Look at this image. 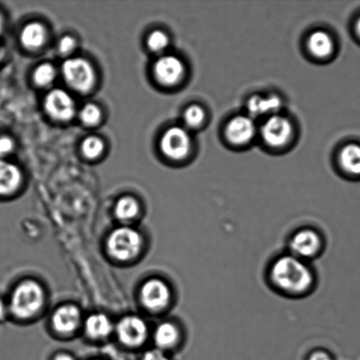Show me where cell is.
<instances>
[{"label": "cell", "instance_id": "obj_3", "mask_svg": "<svg viewBox=\"0 0 360 360\" xmlns=\"http://www.w3.org/2000/svg\"><path fill=\"white\" fill-rule=\"evenodd\" d=\"M142 238L139 233L130 228H119L112 231L108 240V250L115 259L126 261L139 253Z\"/></svg>", "mask_w": 360, "mask_h": 360}, {"label": "cell", "instance_id": "obj_1", "mask_svg": "<svg viewBox=\"0 0 360 360\" xmlns=\"http://www.w3.org/2000/svg\"><path fill=\"white\" fill-rule=\"evenodd\" d=\"M271 276L278 288L292 294H301L308 290L313 282L309 268L294 256L278 259L271 268Z\"/></svg>", "mask_w": 360, "mask_h": 360}, {"label": "cell", "instance_id": "obj_17", "mask_svg": "<svg viewBox=\"0 0 360 360\" xmlns=\"http://www.w3.org/2000/svg\"><path fill=\"white\" fill-rule=\"evenodd\" d=\"M309 51L316 58H327L333 51V38L326 32L319 30L313 32L309 38Z\"/></svg>", "mask_w": 360, "mask_h": 360}, {"label": "cell", "instance_id": "obj_28", "mask_svg": "<svg viewBox=\"0 0 360 360\" xmlns=\"http://www.w3.org/2000/svg\"><path fill=\"white\" fill-rule=\"evenodd\" d=\"M14 149V143L12 139L8 136L0 137V160H3L6 156H8L13 153Z\"/></svg>", "mask_w": 360, "mask_h": 360}, {"label": "cell", "instance_id": "obj_6", "mask_svg": "<svg viewBox=\"0 0 360 360\" xmlns=\"http://www.w3.org/2000/svg\"><path fill=\"white\" fill-rule=\"evenodd\" d=\"M44 108L51 118L59 122L70 121L76 112L72 97L61 89L53 90L46 96Z\"/></svg>", "mask_w": 360, "mask_h": 360}, {"label": "cell", "instance_id": "obj_13", "mask_svg": "<svg viewBox=\"0 0 360 360\" xmlns=\"http://www.w3.org/2000/svg\"><path fill=\"white\" fill-rule=\"evenodd\" d=\"M79 309L75 306L67 305L59 308L53 316V326L59 333H70L75 330L80 323Z\"/></svg>", "mask_w": 360, "mask_h": 360}, {"label": "cell", "instance_id": "obj_25", "mask_svg": "<svg viewBox=\"0 0 360 360\" xmlns=\"http://www.w3.org/2000/svg\"><path fill=\"white\" fill-rule=\"evenodd\" d=\"M79 117L83 124L89 127L96 126L101 122V109L96 105L87 104L81 109Z\"/></svg>", "mask_w": 360, "mask_h": 360}, {"label": "cell", "instance_id": "obj_21", "mask_svg": "<svg viewBox=\"0 0 360 360\" xmlns=\"http://www.w3.org/2000/svg\"><path fill=\"white\" fill-rule=\"evenodd\" d=\"M139 204L130 196L122 197L116 203L115 213L120 220L127 221L135 218L139 213Z\"/></svg>", "mask_w": 360, "mask_h": 360}, {"label": "cell", "instance_id": "obj_32", "mask_svg": "<svg viewBox=\"0 0 360 360\" xmlns=\"http://www.w3.org/2000/svg\"><path fill=\"white\" fill-rule=\"evenodd\" d=\"M53 360H76L72 357V356H70L69 354H61L56 355L54 359Z\"/></svg>", "mask_w": 360, "mask_h": 360}, {"label": "cell", "instance_id": "obj_24", "mask_svg": "<svg viewBox=\"0 0 360 360\" xmlns=\"http://www.w3.org/2000/svg\"><path fill=\"white\" fill-rule=\"evenodd\" d=\"M56 79V70L49 63H44L38 66L34 70V80L37 86H47L54 82Z\"/></svg>", "mask_w": 360, "mask_h": 360}, {"label": "cell", "instance_id": "obj_19", "mask_svg": "<svg viewBox=\"0 0 360 360\" xmlns=\"http://www.w3.org/2000/svg\"><path fill=\"white\" fill-rule=\"evenodd\" d=\"M340 163L348 174L360 175V146L349 144L340 153Z\"/></svg>", "mask_w": 360, "mask_h": 360}, {"label": "cell", "instance_id": "obj_18", "mask_svg": "<svg viewBox=\"0 0 360 360\" xmlns=\"http://www.w3.org/2000/svg\"><path fill=\"white\" fill-rule=\"evenodd\" d=\"M86 333L93 338H104L112 333V324L103 314H95L88 317L86 323Z\"/></svg>", "mask_w": 360, "mask_h": 360}, {"label": "cell", "instance_id": "obj_30", "mask_svg": "<svg viewBox=\"0 0 360 360\" xmlns=\"http://www.w3.org/2000/svg\"><path fill=\"white\" fill-rule=\"evenodd\" d=\"M309 360H333L330 356L324 352H316L310 356Z\"/></svg>", "mask_w": 360, "mask_h": 360}, {"label": "cell", "instance_id": "obj_9", "mask_svg": "<svg viewBox=\"0 0 360 360\" xmlns=\"http://www.w3.org/2000/svg\"><path fill=\"white\" fill-rule=\"evenodd\" d=\"M185 66L181 60L174 56H162L154 66L157 80L164 86H174L182 79Z\"/></svg>", "mask_w": 360, "mask_h": 360}, {"label": "cell", "instance_id": "obj_20", "mask_svg": "<svg viewBox=\"0 0 360 360\" xmlns=\"http://www.w3.org/2000/svg\"><path fill=\"white\" fill-rule=\"evenodd\" d=\"M179 338V330L172 323H161L155 333V341L160 349H169L174 347Z\"/></svg>", "mask_w": 360, "mask_h": 360}, {"label": "cell", "instance_id": "obj_2", "mask_svg": "<svg viewBox=\"0 0 360 360\" xmlns=\"http://www.w3.org/2000/svg\"><path fill=\"white\" fill-rule=\"evenodd\" d=\"M44 302L41 285L33 281H26L14 289L10 302L11 312L19 319H28L40 310Z\"/></svg>", "mask_w": 360, "mask_h": 360}, {"label": "cell", "instance_id": "obj_33", "mask_svg": "<svg viewBox=\"0 0 360 360\" xmlns=\"http://www.w3.org/2000/svg\"><path fill=\"white\" fill-rule=\"evenodd\" d=\"M4 30V20L1 16V14H0V34H2Z\"/></svg>", "mask_w": 360, "mask_h": 360}, {"label": "cell", "instance_id": "obj_14", "mask_svg": "<svg viewBox=\"0 0 360 360\" xmlns=\"http://www.w3.org/2000/svg\"><path fill=\"white\" fill-rule=\"evenodd\" d=\"M22 174L17 165L0 160V195H8L19 188Z\"/></svg>", "mask_w": 360, "mask_h": 360}, {"label": "cell", "instance_id": "obj_27", "mask_svg": "<svg viewBox=\"0 0 360 360\" xmlns=\"http://www.w3.org/2000/svg\"><path fill=\"white\" fill-rule=\"evenodd\" d=\"M76 48V41L72 37H65L61 39L58 44V51L63 56L72 54Z\"/></svg>", "mask_w": 360, "mask_h": 360}, {"label": "cell", "instance_id": "obj_22", "mask_svg": "<svg viewBox=\"0 0 360 360\" xmlns=\"http://www.w3.org/2000/svg\"><path fill=\"white\" fill-rule=\"evenodd\" d=\"M105 144L103 141L96 136H89L84 139L81 146L84 156L89 160H95L104 153Z\"/></svg>", "mask_w": 360, "mask_h": 360}, {"label": "cell", "instance_id": "obj_35", "mask_svg": "<svg viewBox=\"0 0 360 360\" xmlns=\"http://www.w3.org/2000/svg\"><path fill=\"white\" fill-rule=\"evenodd\" d=\"M96 360H98V359H96Z\"/></svg>", "mask_w": 360, "mask_h": 360}, {"label": "cell", "instance_id": "obj_10", "mask_svg": "<svg viewBox=\"0 0 360 360\" xmlns=\"http://www.w3.org/2000/svg\"><path fill=\"white\" fill-rule=\"evenodd\" d=\"M117 334L122 343L129 347H139L146 341L148 334L146 323L137 316H127L119 322Z\"/></svg>", "mask_w": 360, "mask_h": 360}, {"label": "cell", "instance_id": "obj_15", "mask_svg": "<svg viewBox=\"0 0 360 360\" xmlns=\"http://www.w3.org/2000/svg\"><path fill=\"white\" fill-rule=\"evenodd\" d=\"M248 111L252 116L276 115L282 108V101L276 95L254 96L248 101Z\"/></svg>", "mask_w": 360, "mask_h": 360}, {"label": "cell", "instance_id": "obj_29", "mask_svg": "<svg viewBox=\"0 0 360 360\" xmlns=\"http://www.w3.org/2000/svg\"><path fill=\"white\" fill-rule=\"evenodd\" d=\"M142 360H170L161 350H150L143 355Z\"/></svg>", "mask_w": 360, "mask_h": 360}, {"label": "cell", "instance_id": "obj_7", "mask_svg": "<svg viewBox=\"0 0 360 360\" xmlns=\"http://www.w3.org/2000/svg\"><path fill=\"white\" fill-rule=\"evenodd\" d=\"M292 129L290 122L283 116L273 115L262 128V137L268 146L281 147L290 139Z\"/></svg>", "mask_w": 360, "mask_h": 360}, {"label": "cell", "instance_id": "obj_8", "mask_svg": "<svg viewBox=\"0 0 360 360\" xmlns=\"http://www.w3.org/2000/svg\"><path fill=\"white\" fill-rule=\"evenodd\" d=\"M143 304L150 310H160L170 302L171 292L168 285L160 280H150L143 284L141 290Z\"/></svg>", "mask_w": 360, "mask_h": 360}, {"label": "cell", "instance_id": "obj_4", "mask_svg": "<svg viewBox=\"0 0 360 360\" xmlns=\"http://www.w3.org/2000/svg\"><path fill=\"white\" fill-rule=\"evenodd\" d=\"M63 77L72 89L87 93L94 87L95 72L89 62L83 58H70L62 67Z\"/></svg>", "mask_w": 360, "mask_h": 360}, {"label": "cell", "instance_id": "obj_31", "mask_svg": "<svg viewBox=\"0 0 360 360\" xmlns=\"http://www.w3.org/2000/svg\"><path fill=\"white\" fill-rule=\"evenodd\" d=\"M6 313V306L5 302H4L3 300L0 298V319H4L5 317Z\"/></svg>", "mask_w": 360, "mask_h": 360}, {"label": "cell", "instance_id": "obj_11", "mask_svg": "<svg viewBox=\"0 0 360 360\" xmlns=\"http://www.w3.org/2000/svg\"><path fill=\"white\" fill-rule=\"evenodd\" d=\"M256 134V125L249 116L240 115L228 123L226 136L231 143L245 144L253 139Z\"/></svg>", "mask_w": 360, "mask_h": 360}, {"label": "cell", "instance_id": "obj_12", "mask_svg": "<svg viewBox=\"0 0 360 360\" xmlns=\"http://www.w3.org/2000/svg\"><path fill=\"white\" fill-rule=\"evenodd\" d=\"M321 239L315 231L310 229L299 231L290 242L292 252L296 256L311 257L319 252Z\"/></svg>", "mask_w": 360, "mask_h": 360}, {"label": "cell", "instance_id": "obj_23", "mask_svg": "<svg viewBox=\"0 0 360 360\" xmlns=\"http://www.w3.org/2000/svg\"><path fill=\"white\" fill-rule=\"evenodd\" d=\"M205 121V112L200 105H191L184 112V122L189 129L200 128Z\"/></svg>", "mask_w": 360, "mask_h": 360}, {"label": "cell", "instance_id": "obj_34", "mask_svg": "<svg viewBox=\"0 0 360 360\" xmlns=\"http://www.w3.org/2000/svg\"><path fill=\"white\" fill-rule=\"evenodd\" d=\"M356 31H357V33L360 37V18L358 20L357 23H356Z\"/></svg>", "mask_w": 360, "mask_h": 360}, {"label": "cell", "instance_id": "obj_26", "mask_svg": "<svg viewBox=\"0 0 360 360\" xmlns=\"http://www.w3.org/2000/svg\"><path fill=\"white\" fill-rule=\"evenodd\" d=\"M147 44L151 51L160 53L168 47L169 38L164 32L156 30L150 34Z\"/></svg>", "mask_w": 360, "mask_h": 360}, {"label": "cell", "instance_id": "obj_16", "mask_svg": "<svg viewBox=\"0 0 360 360\" xmlns=\"http://www.w3.org/2000/svg\"><path fill=\"white\" fill-rule=\"evenodd\" d=\"M46 37L45 27L41 23L32 22L27 24L21 32L20 41L25 48L34 51L44 44Z\"/></svg>", "mask_w": 360, "mask_h": 360}, {"label": "cell", "instance_id": "obj_5", "mask_svg": "<svg viewBox=\"0 0 360 360\" xmlns=\"http://www.w3.org/2000/svg\"><path fill=\"white\" fill-rule=\"evenodd\" d=\"M192 140L187 130L172 127L162 137L160 148L165 157L172 160H181L188 156Z\"/></svg>", "mask_w": 360, "mask_h": 360}]
</instances>
